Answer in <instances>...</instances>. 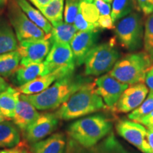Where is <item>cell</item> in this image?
<instances>
[{
    "label": "cell",
    "instance_id": "6da1fadb",
    "mask_svg": "<svg viewBox=\"0 0 153 153\" xmlns=\"http://www.w3.org/2000/svg\"><path fill=\"white\" fill-rule=\"evenodd\" d=\"M89 82V79L72 73L58 79L41 92L30 95L21 94L20 98L28 101L37 110L55 109Z\"/></svg>",
    "mask_w": 153,
    "mask_h": 153
},
{
    "label": "cell",
    "instance_id": "7a4b0ae2",
    "mask_svg": "<svg viewBox=\"0 0 153 153\" xmlns=\"http://www.w3.org/2000/svg\"><path fill=\"white\" fill-rule=\"evenodd\" d=\"M106 108L96 91L94 83L88 82L63 103L55 113L59 119L72 120Z\"/></svg>",
    "mask_w": 153,
    "mask_h": 153
},
{
    "label": "cell",
    "instance_id": "3957f363",
    "mask_svg": "<svg viewBox=\"0 0 153 153\" xmlns=\"http://www.w3.org/2000/svg\"><path fill=\"white\" fill-rule=\"evenodd\" d=\"M112 123L101 115L80 118L68 128V134L84 148H91L111 131Z\"/></svg>",
    "mask_w": 153,
    "mask_h": 153
},
{
    "label": "cell",
    "instance_id": "277c9868",
    "mask_svg": "<svg viewBox=\"0 0 153 153\" xmlns=\"http://www.w3.org/2000/svg\"><path fill=\"white\" fill-rule=\"evenodd\" d=\"M152 62L146 52L131 53L118 60L109 74L128 85L141 83L145 81V75L152 67Z\"/></svg>",
    "mask_w": 153,
    "mask_h": 153
},
{
    "label": "cell",
    "instance_id": "5b68a950",
    "mask_svg": "<svg viewBox=\"0 0 153 153\" xmlns=\"http://www.w3.org/2000/svg\"><path fill=\"white\" fill-rule=\"evenodd\" d=\"M119 58L120 53L112 41L96 45L85 58V74L99 76L110 72Z\"/></svg>",
    "mask_w": 153,
    "mask_h": 153
},
{
    "label": "cell",
    "instance_id": "8992f818",
    "mask_svg": "<svg viewBox=\"0 0 153 153\" xmlns=\"http://www.w3.org/2000/svg\"><path fill=\"white\" fill-rule=\"evenodd\" d=\"M117 40L124 48L135 51L143 43V23L139 13L133 11L116 23L115 27Z\"/></svg>",
    "mask_w": 153,
    "mask_h": 153
},
{
    "label": "cell",
    "instance_id": "52a82bcc",
    "mask_svg": "<svg viewBox=\"0 0 153 153\" xmlns=\"http://www.w3.org/2000/svg\"><path fill=\"white\" fill-rule=\"evenodd\" d=\"M7 16L19 42L25 40H41L51 38V34L47 35L28 18L19 7L16 0H9Z\"/></svg>",
    "mask_w": 153,
    "mask_h": 153
},
{
    "label": "cell",
    "instance_id": "ba28073f",
    "mask_svg": "<svg viewBox=\"0 0 153 153\" xmlns=\"http://www.w3.org/2000/svg\"><path fill=\"white\" fill-rule=\"evenodd\" d=\"M52 45L51 38L20 41L17 49L21 56L20 65L43 62L51 51Z\"/></svg>",
    "mask_w": 153,
    "mask_h": 153
},
{
    "label": "cell",
    "instance_id": "9c48e42d",
    "mask_svg": "<svg viewBox=\"0 0 153 153\" xmlns=\"http://www.w3.org/2000/svg\"><path fill=\"white\" fill-rule=\"evenodd\" d=\"M118 133L143 153H152L148 139V130L143 124L131 120H120L116 125Z\"/></svg>",
    "mask_w": 153,
    "mask_h": 153
},
{
    "label": "cell",
    "instance_id": "30bf717a",
    "mask_svg": "<svg viewBox=\"0 0 153 153\" xmlns=\"http://www.w3.org/2000/svg\"><path fill=\"white\" fill-rule=\"evenodd\" d=\"M94 83L97 94L102 98L106 107L110 108H115L120 96L129 86L119 82L110 74H103Z\"/></svg>",
    "mask_w": 153,
    "mask_h": 153
},
{
    "label": "cell",
    "instance_id": "8fae6325",
    "mask_svg": "<svg viewBox=\"0 0 153 153\" xmlns=\"http://www.w3.org/2000/svg\"><path fill=\"white\" fill-rule=\"evenodd\" d=\"M75 65L62 67L45 75L41 76L24 85L19 86L18 90L25 95L36 94L51 87L54 82L61 78L74 73Z\"/></svg>",
    "mask_w": 153,
    "mask_h": 153
},
{
    "label": "cell",
    "instance_id": "7c38bea8",
    "mask_svg": "<svg viewBox=\"0 0 153 153\" xmlns=\"http://www.w3.org/2000/svg\"><path fill=\"white\" fill-rule=\"evenodd\" d=\"M59 118L55 114H40L33 123L25 131V137L29 143H34L51 135L57 128Z\"/></svg>",
    "mask_w": 153,
    "mask_h": 153
},
{
    "label": "cell",
    "instance_id": "4fadbf2b",
    "mask_svg": "<svg viewBox=\"0 0 153 153\" xmlns=\"http://www.w3.org/2000/svg\"><path fill=\"white\" fill-rule=\"evenodd\" d=\"M148 88L143 82L128 86L118 99L114 109L119 113H129L143 102L148 94Z\"/></svg>",
    "mask_w": 153,
    "mask_h": 153
},
{
    "label": "cell",
    "instance_id": "5bb4252c",
    "mask_svg": "<svg viewBox=\"0 0 153 153\" xmlns=\"http://www.w3.org/2000/svg\"><path fill=\"white\" fill-rule=\"evenodd\" d=\"M98 29L91 31H78L70 42L75 65H82L85 63L86 57L99 39Z\"/></svg>",
    "mask_w": 153,
    "mask_h": 153
},
{
    "label": "cell",
    "instance_id": "9a60e30c",
    "mask_svg": "<svg viewBox=\"0 0 153 153\" xmlns=\"http://www.w3.org/2000/svg\"><path fill=\"white\" fill-rule=\"evenodd\" d=\"M47 74L65 66L76 65L70 44L53 43L51 51L43 61Z\"/></svg>",
    "mask_w": 153,
    "mask_h": 153
},
{
    "label": "cell",
    "instance_id": "2e32d148",
    "mask_svg": "<svg viewBox=\"0 0 153 153\" xmlns=\"http://www.w3.org/2000/svg\"><path fill=\"white\" fill-rule=\"evenodd\" d=\"M38 110L28 101L20 98L17 104L13 121L19 128L25 131L39 116Z\"/></svg>",
    "mask_w": 153,
    "mask_h": 153
},
{
    "label": "cell",
    "instance_id": "e0dca14e",
    "mask_svg": "<svg viewBox=\"0 0 153 153\" xmlns=\"http://www.w3.org/2000/svg\"><path fill=\"white\" fill-rule=\"evenodd\" d=\"M66 140L64 134L57 133L47 138L33 143L32 153H64Z\"/></svg>",
    "mask_w": 153,
    "mask_h": 153
},
{
    "label": "cell",
    "instance_id": "ac0fdd59",
    "mask_svg": "<svg viewBox=\"0 0 153 153\" xmlns=\"http://www.w3.org/2000/svg\"><path fill=\"white\" fill-rule=\"evenodd\" d=\"M17 84L19 86L24 85L32 80L47 74L44 62L32 63L28 65H20L15 71Z\"/></svg>",
    "mask_w": 153,
    "mask_h": 153
},
{
    "label": "cell",
    "instance_id": "d6986e66",
    "mask_svg": "<svg viewBox=\"0 0 153 153\" xmlns=\"http://www.w3.org/2000/svg\"><path fill=\"white\" fill-rule=\"evenodd\" d=\"M20 96V91L10 86L0 94V114L4 118H13Z\"/></svg>",
    "mask_w": 153,
    "mask_h": 153
},
{
    "label": "cell",
    "instance_id": "ffe728a7",
    "mask_svg": "<svg viewBox=\"0 0 153 153\" xmlns=\"http://www.w3.org/2000/svg\"><path fill=\"white\" fill-rule=\"evenodd\" d=\"M17 38L11 24L0 16V55L17 51Z\"/></svg>",
    "mask_w": 153,
    "mask_h": 153
},
{
    "label": "cell",
    "instance_id": "44dd1931",
    "mask_svg": "<svg viewBox=\"0 0 153 153\" xmlns=\"http://www.w3.org/2000/svg\"><path fill=\"white\" fill-rule=\"evenodd\" d=\"M16 1L24 14L32 22L41 28L47 35L51 34L53 30L52 24L42 14L39 9L34 8L26 0H16Z\"/></svg>",
    "mask_w": 153,
    "mask_h": 153
},
{
    "label": "cell",
    "instance_id": "7402d4cb",
    "mask_svg": "<svg viewBox=\"0 0 153 153\" xmlns=\"http://www.w3.org/2000/svg\"><path fill=\"white\" fill-rule=\"evenodd\" d=\"M20 141V132L14 123L9 121L0 123V150L15 148Z\"/></svg>",
    "mask_w": 153,
    "mask_h": 153
},
{
    "label": "cell",
    "instance_id": "603a6c76",
    "mask_svg": "<svg viewBox=\"0 0 153 153\" xmlns=\"http://www.w3.org/2000/svg\"><path fill=\"white\" fill-rule=\"evenodd\" d=\"M78 30L73 24L61 22L53 25L51 40L52 43L70 44Z\"/></svg>",
    "mask_w": 153,
    "mask_h": 153
},
{
    "label": "cell",
    "instance_id": "cb8c5ba5",
    "mask_svg": "<svg viewBox=\"0 0 153 153\" xmlns=\"http://www.w3.org/2000/svg\"><path fill=\"white\" fill-rule=\"evenodd\" d=\"M21 56L18 51L0 55V76H8L14 73L20 65Z\"/></svg>",
    "mask_w": 153,
    "mask_h": 153
},
{
    "label": "cell",
    "instance_id": "d4e9b609",
    "mask_svg": "<svg viewBox=\"0 0 153 153\" xmlns=\"http://www.w3.org/2000/svg\"><path fill=\"white\" fill-rule=\"evenodd\" d=\"M64 1L65 0H53L46 6L38 9L52 26L62 22Z\"/></svg>",
    "mask_w": 153,
    "mask_h": 153
},
{
    "label": "cell",
    "instance_id": "484cf974",
    "mask_svg": "<svg viewBox=\"0 0 153 153\" xmlns=\"http://www.w3.org/2000/svg\"><path fill=\"white\" fill-rule=\"evenodd\" d=\"M135 0H114L111 11L113 22L116 23L131 14L135 9Z\"/></svg>",
    "mask_w": 153,
    "mask_h": 153
},
{
    "label": "cell",
    "instance_id": "4316f807",
    "mask_svg": "<svg viewBox=\"0 0 153 153\" xmlns=\"http://www.w3.org/2000/svg\"><path fill=\"white\" fill-rule=\"evenodd\" d=\"M79 12L87 22L94 24L96 27L99 28L97 22L100 14L96 7L94 0H81Z\"/></svg>",
    "mask_w": 153,
    "mask_h": 153
},
{
    "label": "cell",
    "instance_id": "83f0119b",
    "mask_svg": "<svg viewBox=\"0 0 153 153\" xmlns=\"http://www.w3.org/2000/svg\"><path fill=\"white\" fill-rule=\"evenodd\" d=\"M153 111V91H150L148 97L143 102L137 107L136 109L133 111L128 117L130 120L138 122L145 116H148Z\"/></svg>",
    "mask_w": 153,
    "mask_h": 153
},
{
    "label": "cell",
    "instance_id": "f1b7e54d",
    "mask_svg": "<svg viewBox=\"0 0 153 153\" xmlns=\"http://www.w3.org/2000/svg\"><path fill=\"white\" fill-rule=\"evenodd\" d=\"M143 45L145 52L150 55L153 61V13L148 15L145 21Z\"/></svg>",
    "mask_w": 153,
    "mask_h": 153
},
{
    "label": "cell",
    "instance_id": "f546056e",
    "mask_svg": "<svg viewBox=\"0 0 153 153\" xmlns=\"http://www.w3.org/2000/svg\"><path fill=\"white\" fill-rule=\"evenodd\" d=\"M81 0H65L64 9L65 22L68 24H73L76 14L79 11Z\"/></svg>",
    "mask_w": 153,
    "mask_h": 153
},
{
    "label": "cell",
    "instance_id": "4dcf8cb0",
    "mask_svg": "<svg viewBox=\"0 0 153 153\" xmlns=\"http://www.w3.org/2000/svg\"><path fill=\"white\" fill-rule=\"evenodd\" d=\"M73 24L74 25L78 31H91V30H95L98 29L94 25L89 23L84 19L81 13L78 12L74 19Z\"/></svg>",
    "mask_w": 153,
    "mask_h": 153
},
{
    "label": "cell",
    "instance_id": "1f68e13d",
    "mask_svg": "<svg viewBox=\"0 0 153 153\" xmlns=\"http://www.w3.org/2000/svg\"><path fill=\"white\" fill-rule=\"evenodd\" d=\"M98 27L103 29H112L114 24L111 15H100L98 22Z\"/></svg>",
    "mask_w": 153,
    "mask_h": 153
},
{
    "label": "cell",
    "instance_id": "d6a6232c",
    "mask_svg": "<svg viewBox=\"0 0 153 153\" xmlns=\"http://www.w3.org/2000/svg\"><path fill=\"white\" fill-rule=\"evenodd\" d=\"M140 9L145 15H150L153 13V0H136Z\"/></svg>",
    "mask_w": 153,
    "mask_h": 153
},
{
    "label": "cell",
    "instance_id": "836d02e7",
    "mask_svg": "<svg viewBox=\"0 0 153 153\" xmlns=\"http://www.w3.org/2000/svg\"><path fill=\"white\" fill-rule=\"evenodd\" d=\"M94 1L100 15H111V4L105 2L104 0H94Z\"/></svg>",
    "mask_w": 153,
    "mask_h": 153
},
{
    "label": "cell",
    "instance_id": "e575fe53",
    "mask_svg": "<svg viewBox=\"0 0 153 153\" xmlns=\"http://www.w3.org/2000/svg\"><path fill=\"white\" fill-rule=\"evenodd\" d=\"M145 85L151 91H153V65L147 72L145 77Z\"/></svg>",
    "mask_w": 153,
    "mask_h": 153
},
{
    "label": "cell",
    "instance_id": "d590c367",
    "mask_svg": "<svg viewBox=\"0 0 153 153\" xmlns=\"http://www.w3.org/2000/svg\"><path fill=\"white\" fill-rule=\"evenodd\" d=\"M138 123L143 124V126H145L147 128L153 127V111L148 116H145L142 119L140 120Z\"/></svg>",
    "mask_w": 153,
    "mask_h": 153
},
{
    "label": "cell",
    "instance_id": "8d00e7d4",
    "mask_svg": "<svg viewBox=\"0 0 153 153\" xmlns=\"http://www.w3.org/2000/svg\"><path fill=\"white\" fill-rule=\"evenodd\" d=\"M29 1L32 4H33L38 9H39L41 7L46 6L48 4H49L53 0H29Z\"/></svg>",
    "mask_w": 153,
    "mask_h": 153
},
{
    "label": "cell",
    "instance_id": "74e56055",
    "mask_svg": "<svg viewBox=\"0 0 153 153\" xmlns=\"http://www.w3.org/2000/svg\"><path fill=\"white\" fill-rule=\"evenodd\" d=\"M148 130V139L151 152L153 153V127L147 128Z\"/></svg>",
    "mask_w": 153,
    "mask_h": 153
},
{
    "label": "cell",
    "instance_id": "f35d334b",
    "mask_svg": "<svg viewBox=\"0 0 153 153\" xmlns=\"http://www.w3.org/2000/svg\"><path fill=\"white\" fill-rule=\"evenodd\" d=\"M22 150V148H21L20 147H15L13 148H9V149H3V150H0V153H19L21 150Z\"/></svg>",
    "mask_w": 153,
    "mask_h": 153
},
{
    "label": "cell",
    "instance_id": "ab89813d",
    "mask_svg": "<svg viewBox=\"0 0 153 153\" xmlns=\"http://www.w3.org/2000/svg\"><path fill=\"white\" fill-rule=\"evenodd\" d=\"M9 87L7 82L4 79L2 76H0V94L5 91Z\"/></svg>",
    "mask_w": 153,
    "mask_h": 153
},
{
    "label": "cell",
    "instance_id": "60d3db41",
    "mask_svg": "<svg viewBox=\"0 0 153 153\" xmlns=\"http://www.w3.org/2000/svg\"><path fill=\"white\" fill-rule=\"evenodd\" d=\"M9 0H0V10L3 9L6 6H7Z\"/></svg>",
    "mask_w": 153,
    "mask_h": 153
},
{
    "label": "cell",
    "instance_id": "b9f144b4",
    "mask_svg": "<svg viewBox=\"0 0 153 153\" xmlns=\"http://www.w3.org/2000/svg\"><path fill=\"white\" fill-rule=\"evenodd\" d=\"M19 153H30V152H28V151L27 150H26V149H22V150H21Z\"/></svg>",
    "mask_w": 153,
    "mask_h": 153
},
{
    "label": "cell",
    "instance_id": "7bdbcfd3",
    "mask_svg": "<svg viewBox=\"0 0 153 153\" xmlns=\"http://www.w3.org/2000/svg\"><path fill=\"white\" fill-rule=\"evenodd\" d=\"M4 116H1V115H0V123H1V122L4 121Z\"/></svg>",
    "mask_w": 153,
    "mask_h": 153
},
{
    "label": "cell",
    "instance_id": "ee69618b",
    "mask_svg": "<svg viewBox=\"0 0 153 153\" xmlns=\"http://www.w3.org/2000/svg\"><path fill=\"white\" fill-rule=\"evenodd\" d=\"M104 1H105V2H106V3H108V4H111L113 2V1H114V0H104Z\"/></svg>",
    "mask_w": 153,
    "mask_h": 153
}]
</instances>
